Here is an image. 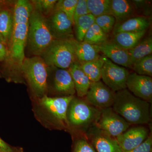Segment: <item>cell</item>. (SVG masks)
<instances>
[{"mask_svg": "<svg viewBox=\"0 0 152 152\" xmlns=\"http://www.w3.org/2000/svg\"><path fill=\"white\" fill-rule=\"evenodd\" d=\"M75 96L50 97L47 95L35 99L34 113L38 121L51 129L69 131L67 113Z\"/></svg>", "mask_w": 152, "mask_h": 152, "instance_id": "1", "label": "cell"}, {"mask_svg": "<svg viewBox=\"0 0 152 152\" xmlns=\"http://www.w3.org/2000/svg\"><path fill=\"white\" fill-rule=\"evenodd\" d=\"M34 7L29 1L18 0L13 8L14 26L9 54L10 60L21 66L25 58V48L27 43L29 20ZM21 71V70H20Z\"/></svg>", "mask_w": 152, "mask_h": 152, "instance_id": "2", "label": "cell"}, {"mask_svg": "<svg viewBox=\"0 0 152 152\" xmlns=\"http://www.w3.org/2000/svg\"><path fill=\"white\" fill-rule=\"evenodd\" d=\"M151 104L126 88L115 93L112 107L129 124L145 125L151 121Z\"/></svg>", "mask_w": 152, "mask_h": 152, "instance_id": "3", "label": "cell"}, {"mask_svg": "<svg viewBox=\"0 0 152 152\" xmlns=\"http://www.w3.org/2000/svg\"><path fill=\"white\" fill-rule=\"evenodd\" d=\"M100 112V110L90 104L84 98L74 97L67 113L69 131L75 136L86 135L90 128L95 126Z\"/></svg>", "mask_w": 152, "mask_h": 152, "instance_id": "4", "label": "cell"}, {"mask_svg": "<svg viewBox=\"0 0 152 152\" xmlns=\"http://www.w3.org/2000/svg\"><path fill=\"white\" fill-rule=\"evenodd\" d=\"M48 66L39 56L25 58L20 70L35 99H40L48 91Z\"/></svg>", "mask_w": 152, "mask_h": 152, "instance_id": "5", "label": "cell"}, {"mask_svg": "<svg viewBox=\"0 0 152 152\" xmlns=\"http://www.w3.org/2000/svg\"><path fill=\"white\" fill-rule=\"evenodd\" d=\"M55 39L44 15L34 7L29 20L27 42L32 53L40 56Z\"/></svg>", "mask_w": 152, "mask_h": 152, "instance_id": "6", "label": "cell"}, {"mask_svg": "<svg viewBox=\"0 0 152 152\" xmlns=\"http://www.w3.org/2000/svg\"><path fill=\"white\" fill-rule=\"evenodd\" d=\"M76 40L55 39L40 57L48 66L68 69L77 62L75 54Z\"/></svg>", "mask_w": 152, "mask_h": 152, "instance_id": "7", "label": "cell"}, {"mask_svg": "<svg viewBox=\"0 0 152 152\" xmlns=\"http://www.w3.org/2000/svg\"><path fill=\"white\" fill-rule=\"evenodd\" d=\"M130 125L110 107L100 110L95 126L109 135L116 138L127 130Z\"/></svg>", "mask_w": 152, "mask_h": 152, "instance_id": "8", "label": "cell"}, {"mask_svg": "<svg viewBox=\"0 0 152 152\" xmlns=\"http://www.w3.org/2000/svg\"><path fill=\"white\" fill-rule=\"evenodd\" d=\"M129 73L126 68L114 64L105 57L101 79L114 92L127 88L126 84Z\"/></svg>", "mask_w": 152, "mask_h": 152, "instance_id": "9", "label": "cell"}, {"mask_svg": "<svg viewBox=\"0 0 152 152\" xmlns=\"http://www.w3.org/2000/svg\"><path fill=\"white\" fill-rule=\"evenodd\" d=\"M115 93L112 91L103 82H91L84 98L90 104L99 110L112 107Z\"/></svg>", "mask_w": 152, "mask_h": 152, "instance_id": "10", "label": "cell"}, {"mask_svg": "<svg viewBox=\"0 0 152 152\" xmlns=\"http://www.w3.org/2000/svg\"><path fill=\"white\" fill-rule=\"evenodd\" d=\"M86 136L96 152H122L115 138L109 135L96 126L90 128Z\"/></svg>", "mask_w": 152, "mask_h": 152, "instance_id": "11", "label": "cell"}, {"mask_svg": "<svg viewBox=\"0 0 152 152\" xmlns=\"http://www.w3.org/2000/svg\"><path fill=\"white\" fill-rule=\"evenodd\" d=\"M150 134L148 128L140 125L129 128L116 139L122 152H129L143 142Z\"/></svg>", "mask_w": 152, "mask_h": 152, "instance_id": "12", "label": "cell"}, {"mask_svg": "<svg viewBox=\"0 0 152 152\" xmlns=\"http://www.w3.org/2000/svg\"><path fill=\"white\" fill-rule=\"evenodd\" d=\"M126 85L127 89L134 96L152 103V77L141 75L135 72L129 73Z\"/></svg>", "mask_w": 152, "mask_h": 152, "instance_id": "13", "label": "cell"}, {"mask_svg": "<svg viewBox=\"0 0 152 152\" xmlns=\"http://www.w3.org/2000/svg\"><path fill=\"white\" fill-rule=\"evenodd\" d=\"M53 12L47 20L55 39H59L73 38V23L62 11L54 10Z\"/></svg>", "mask_w": 152, "mask_h": 152, "instance_id": "14", "label": "cell"}, {"mask_svg": "<svg viewBox=\"0 0 152 152\" xmlns=\"http://www.w3.org/2000/svg\"><path fill=\"white\" fill-rule=\"evenodd\" d=\"M99 46L101 53L114 64L125 68L132 67L129 50L124 48L114 41H107Z\"/></svg>", "mask_w": 152, "mask_h": 152, "instance_id": "15", "label": "cell"}, {"mask_svg": "<svg viewBox=\"0 0 152 152\" xmlns=\"http://www.w3.org/2000/svg\"><path fill=\"white\" fill-rule=\"evenodd\" d=\"M53 88L56 94L60 96H74L75 89L72 78L68 69L53 67Z\"/></svg>", "mask_w": 152, "mask_h": 152, "instance_id": "16", "label": "cell"}, {"mask_svg": "<svg viewBox=\"0 0 152 152\" xmlns=\"http://www.w3.org/2000/svg\"><path fill=\"white\" fill-rule=\"evenodd\" d=\"M68 70L73 80L77 97L84 98L91 82L82 70L78 62L73 64Z\"/></svg>", "mask_w": 152, "mask_h": 152, "instance_id": "17", "label": "cell"}, {"mask_svg": "<svg viewBox=\"0 0 152 152\" xmlns=\"http://www.w3.org/2000/svg\"><path fill=\"white\" fill-rule=\"evenodd\" d=\"M100 53L99 45L76 40V56L77 61L80 63L96 59L101 56Z\"/></svg>", "mask_w": 152, "mask_h": 152, "instance_id": "18", "label": "cell"}, {"mask_svg": "<svg viewBox=\"0 0 152 152\" xmlns=\"http://www.w3.org/2000/svg\"><path fill=\"white\" fill-rule=\"evenodd\" d=\"M150 26L149 21L144 17L130 18L118 23L115 26L114 34L124 32H137L147 30Z\"/></svg>", "mask_w": 152, "mask_h": 152, "instance_id": "19", "label": "cell"}, {"mask_svg": "<svg viewBox=\"0 0 152 152\" xmlns=\"http://www.w3.org/2000/svg\"><path fill=\"white\" fill-rule=\"evenodd\" d=\"M135 7L132 1L112 0L111 15L118 23L130 18Z\"/></svg>", "mask_w": 152, "mask_h": 152, "instance_id": "20", "label": "cell"}, {"mask_svg": "<svg viewBox=\"0 0 152 152\" xmlns=\"http://www.w3.org/2000/svg\"><path fill=\"white\" fill-rule=\"evenodd\" d=\"M147 30L137 32H124L115 34L114 41L124 48L129 50L135 46L145 34Z\"/></svg>", "mask_w": 152, "mask_h": 152, "instance_id": "21", "label": "cell"}, {"mask_svg": "<svg viewBox=\"0 0 152 152\" xmlns=\"http://www.w3.org/2000/svg\"><path fill=\"white\" fill-rule=\"evenodd\" d=\"M14 26L13 9L4 7L0 10V33L7 42L10 43Z\"/></svg>", "mask_w": 152, "mask_h": 152, "instance_id": "22", "label": "cell"}, {"mask_svg": "<svg viewBox=\"0 0 152 152\" xmlns=\"http://www.w3.org/2000/svg\"><path fill=\"white\" fill-rule=\"evenodd\" d=\"M104 58V56H101L99 58L94 61L79 63L82 70L91 82H96L101 80Z\"/></svg>", "mask_w": 152, "mask_h": 152, "instance_id": "23", "label": "cell"}, {"mask_svg": "<svg viewBox=\"0 0 152 152\" xmlns=\"http://www.w3.org/2000/svg\"><path fill=\"white\" fill-rule=\"evenodd\" d=\"M129 50L132 65L137 61L152 54V37H148L144 39H142L135 46Z\"/></svg>", "mask_w": 152, "mask_h": 152, "instance_id": "24", "label": "cell"}, {"mask_svg": "<svg viewBox=\"0 0 152 152\" xmlns=\"http://www.w3.org/2000/svg\"><path fill=\"white\" fill-rule=\"evenodd\" d=\"M87 3L90 14L95 18L111 15L112 0H87Z\"/></svg>", "mask_w": 152, "mask_h": 152, "instance_id": "25", "label": "cell"}, {"mask_svg": "<svg viewBox=\"0 0 152 152\" xmlns=\"http://www.w3.org/2000/svg\"><path fill=\"white\" fill-rule=\"evenodd\" d=\"M108 34L97 25L94 24L85 34L83 42L91 45H100L108 41Z\"/></svg>", "mask_w": 152, "mask_h": 152, "instance_id": "26", "label": "cell"}, {"mask_svg": "<svg viewBox=\"0 0 152 152\" xmlns=\"http://www.w3.org/2000/svg\"><path fill=\"white\" fill-rule=\"evenodd\" d=\"M95 17L91 14L80 17L75 23V34L77 41H83L85 34L89 29L95 23Z\"/></svg>", "mask_w": 152, "mask_h": 152, "instance_id": "27", "label": "cell"}, {"mask_svg": "<svg viewBox=\"0 0 152 152\" xmlns=\"http://www.w3.org/2000/svg\"><path fill=\"white\" fill-rule=\"evenodd\" d=\"M131 68L138 75L152 77V55L137 61L133 64Z\"/></svg>", "mask_w": 152, "mask_h": 152, "instance_id": "28", "label": "cell"}, {"mask_svg": "<svg viewBox=\"0 0 152 152\" xmlns=\"http://www.w3.org/2000/svg\"><path fill=\"white\" fill-rule=\"evenodd\" d=\"M77 1L78 0L58 1L55 6L54 10L61 11L64 13L74 23V12Z\"/></svg>", "mask_w": 152, "mask_h": 152, "instance_id": "29", "label": "cell"}, {"mask_svg": "<svg viewBox=\"0 0 152 152\" xmlns=\"http://www.w3.org/2000/svg\"><path fill=\"white\" fill-rule=\"evenodd\" d=\"M76 136L72 152H96L86 135Z\"/></svg>", "mask_w": 152, "mask_h": 152, "instance_id": "30", "label": "cell"}, {"mask_svg": "<svg viewBox=\"0 0 152 152\" xmlns=\"http://www.w3.org/2000/svg\"><path fill=\"white\" fill-rule=\"evenodd\" d=\"M116 19L110 15H104L95 18V23L108 34L113 29Z\"/></svg>", "mask_w": 152, "mask_h": 152, "instance_id": "31", "label": "cell"}, {"mask_svg": "<svg viewBox=\"0 0 152 152\" xmlns=\"http://www.w3.org/2000/svg\"><path fill=\"white\" fill-rule=\"evenodd\" d=\"M56 0H37L32 1L33 7L44 16L49 15L54 10Z\"/></svg>", "mask_w": 152, "mask_h": 152, "instance_id": "32", "label": "cell"}, {"mask_svg": "<svg viewBox=\"0 0 152 152\" xmlns=\"http://www.w3.org/2000/svg\"><path fill=\"white\" fill-rule=\"evenodd\" d=\"M90 14L87 6V0H78L74 12V25L80 17Z\"/></svg>", "mask_w": 152, "mask_h": 152, "instance_id": "33", "label": "cell"}, {"mask_svg": "<svg viewBox=\"0 0 152 152\" xmlns=\"http://www.w3.org/2000/svg\"><path fill=\"white\" fill-rule=\"evenodd\" d=\"M129 152H152V137L150 134L148 138L140 145Z\"/></svg>", "mask_w": 152, "mask_h": 152, "instance_id": "34", "label": "cell"}, {"mask_svg": "<svg viewBox=\"0 0 152 152\" xmlns=\"http://www.w3.org/2000/svg\"><path fill=\"white\" fill-rule=\"evenodd\" d=\"M0 152H23L22 148L12 146L0 137Z\"/></svg>", "mask_w": 152, "mask_h": 152, "instance_id": "35", "label": "cell"}, {"mask_svg": "<svg viewBox=\"0 0 152 152\" xmlns=\"http://www.w3.org/2000/svg\"><path fill=\"white\" fill-rule=\"evenodd\" d=\"M9 54V49L7 45L0 43V62L5 61L7 58Z\"/></svg>", "mask_w": 152, "mask_h": 152, "instance_id": "36", "label": "cell"}, {"mask_svg": "<svg viewBox=\"0 0 152 152\" xmlns=\"http://www.w3.org/2000/svg\"><path fill=\"white\" fill-rule=\"evenodd\" d=\"M0 43H2L6 45H7V43L5 39L4 38L2 35L1 33H0Z\"/></svg>", "mask_w": 152, "mask_h": 152, "instance_id": "37", "label": "cell"}, {"mask_svg": "<svg viewBox=\"0 0 152 152\" xmlns=\"http://www.w3.org/2000/svg\"><path fill=\"white\" fill-rule=\"evenodd\" d=\"M5 3L4 1H0V10L6 7Z\"/></svg>", "mask_w": 152, "mask_h": 152, "instance_id": "38", "label": "cell"}]
</instances>
